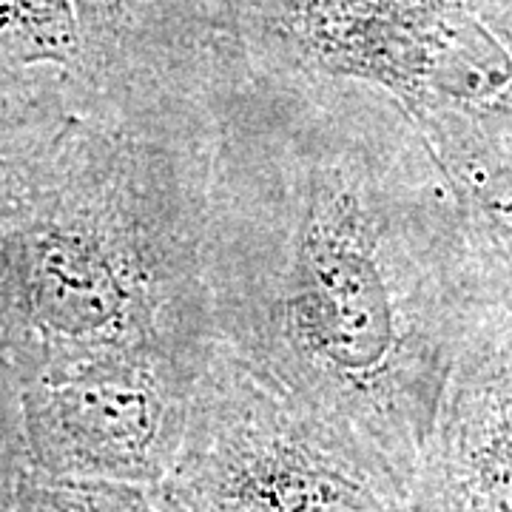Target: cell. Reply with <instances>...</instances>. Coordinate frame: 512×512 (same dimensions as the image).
Here are the masks:
<instances>
[{
    "mask_svg": "<svg viewBox=\"0 0 512 512\" xmlns=\"http://www.w3.org/2000/svg\"><path fill=\"white\" fill-rule=\"evenodd\" d=\"M202 271L217 339L413 493L481 299L419 128L359 83L214 66Z\"/></svg>",
    "mask_w": 512,
    "mask_h": 512,
    "instance_id": "1",
    "label": "cell"
},
{
    "mask_svg": "<svg viewBox=\"0 0 512 512\" xmlns=\"http://www.w3.org/2000/svg\"><path fill=\"white\" fill-rule=\"evenodd\" d=\"M214 63L143 74L0 134V330L20 382L131 362L200 379Z\"/></svg>",
    "mask_w": 512,
    "mask_h": 512,
    "instance_id": "2",
    "label": "cell"
},
{
    "mask_svg": "<svg viewBox=\"0 0 512 512\" xmlns=\"http://www.w3.org/2000/svg\"><path fill=\"white\" fill-rule=\"evenodd\" d=\"M237 46L367 86L410 120L512 128V0H239Z\"/></svg>",
    "mask_w": 512,
    "mask_h": 512,
    "instance_id": "3",
    "label": "cell"
},
{
    "mask_svg": "<svg viewBox=\"0 0 512 512\" xmlns=\"http://www.w3.org/2000/svg\"><path fill=\"white\" fill-rule=\"evenodd\" d=\"M157 493L171 512H416L387 470L220 342Z\"/></svg>",
    "mask_w": 512,
    "mask_h": 512,
    "instance_id": "4",
    "label": "cell"
},
{
    "mask_svg": "<svg viewBox=\"0 0 512 512\" xmlns=\"http://www.w3.org/2000/svg\"><path fill=\"white\" fill-rule=\"evenodd\" d=\"M197 379L154 365L94 362L20 382L32 473L160 487L183 447Z\"/></svg>",
    "mask_w": 512,
    "mask_h": 512,
    "instance_id": "5",
    "label": "cell"
},
{
    "mask_svg": "<svg viewBox=\"0 0 512 512\" xmlns=\"http://www.w3.org/2000/svg\"><path fill=\"white\" fill-rule=\"evenodd\" d=\"M416 512H512V316L478 313L413 481Z\"/></svg>",
    "mask_w": 512,
    "mask_h": 512,
    "instance_id": "6",
    "label": "cell"
},
{
    "mask_svg": "<svg viewBox=\"0 0 512 512\" xmlns=\"http://www.w3.org/2000/svg\"><path fill=\"white\" fill-rule=\"evenodd\" d=\"M456 202L461 234L487 308L512 316V128L413 120Z\"/></svg>",
    "mask_w": 512,
    "mask_h": 512,
    "instance_id": "7",
    "label": "cell"
},
{
    "mask_svg": "<svg viewBox=\"0 0 512 512\" xmlns=\"http://www.w3.org/2000/svg\"><path fill=\"white\" fill-rule=\"evenodd\" d=\"M12 512H171L157 487L26 478Z\"/></svg>",
    "mask_w": 512,
    "mask_h": 512,
    "instance_id": "8",
    "label": "cell"
},
{
    "mask_svg": "<svg viewBox=\"0 0 512 512\" xmlns=\"http://www.w3.org/2000/svg\"><path fill=\"white\" fill-rule=\"evenodd\" d=\"M32 476L18 367L0 330V512H12L26 478Z\"/></svg>",
    "mask_w": 512,
    "mask_h": 512,
    "instance_id": "9",
    "label": "cell"
},
{
    "mask_svg": "<svg viewBox=\"0 0 512 512\" xmlns=\"http://www.w3.org/2000/svg\"><path fill=\"white\" fill-rule=\"evenodd\" d=\"M188 20L214 40L237 43L239 0H183Z\"/></svg>",
    "mask_w": 512,
    "mask_h": 512,
    "instance_id": "10",
    "label": "cell"
},
{
    "mask_svg": "<svg viewBox=\"0 0 512 512\" xmlns=\"http://www.w3.org/2000/svg\"><path fill=\"white\" fill-rule=\"evenodd\" d=\"M12 123H15V120H12V117H9V114L3 111V106H0V131H3L6 126H12Z\"/></svg>",
    "mask_w": 512,
    "mask_h": 512,
    "instance_id": "11",
    "label": "cell"
}]
</instances>
